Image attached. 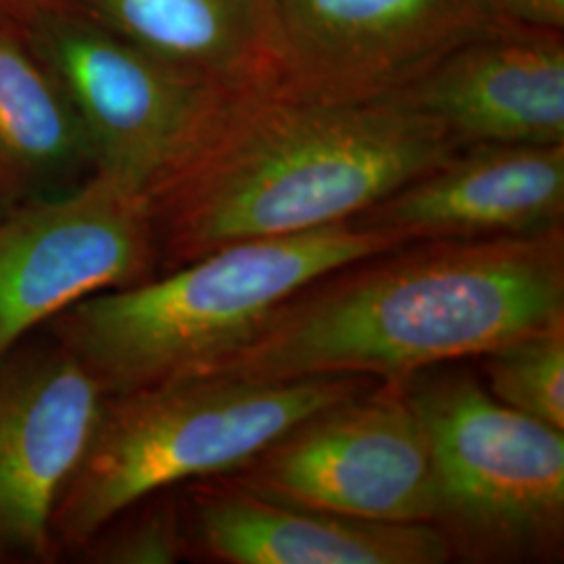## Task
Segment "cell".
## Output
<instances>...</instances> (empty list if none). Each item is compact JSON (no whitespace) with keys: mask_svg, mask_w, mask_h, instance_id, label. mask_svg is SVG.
Returning <instances> with one entry per match:
<instances>
[{"mask_svg":"<svg viewBox=\"0 0 564 564\" xmlns=\"http://www.w3.org/2000/svg\"><path fill=\"white\" fill-rule=\"evenodd\" d=\"M463 144L398 97L228 86L144 199L167 270L232 242L349 223Z\"/></svg>","mask_w":564,"mask_h":564,"instance_id":"cell-1","label":"cell"},{"mask_svg":"<svg viewBox=\"0 0 564 564\" xmlns=\"http://www.w3.org/2000/svg\"><path fill=\"white\" fill-rule=\"evenodd\" d=\"M556 324H564V226L410 242L310 282L202 375L402 381Z\"/></svg>","mask_w":564,"mask_h":564,"instance_id":"cell-2","label":"cell"},{"mask_svg":"<svg viewBox=\"0 0 564 564\" xmlns=\"http://www.w3.org/2000/svg\"><path fill=\"white\" fill-rule=\"evenodd\" d=\"M398 247L351 220L232 242L74 303L53 318L55 333L107 395L197 377L310 282Z\"/></svg>","mask_w":564,"mask_h":564,"instance_id":"cell-3","label":"cell"},{"mask_svg":"<svg viewBox=\"0 0 564 564\" xmlns=\"http://www.w3.org/2000/svg\"><path fill=\"white\" fill-rule=\"evenodd\" d=\"M372 384L358 375L270 383L202 375L107 395L55 508V545L84 547L165 489L239 470L314 412Z\"/></svg>","mask_w":564,"mask_h":564,"instance_id":"cell-4","label":"cell"},{"mask_svg":"<svg viewBox=\"0 0 564 564\" xmlns=\"http://www.w3.org/2000/svg\"><path fill=\"white\" fill-rule=\"evenodd\" d=\"M431 447L435 519L454 558L552 563L564 545V431L445 364L400 381Z\"/></svg>","mask_w":564,"mask_h":564,"instance_id":"cell-5","label":"cell"},{"mask_svg":"<svg viewBox=\"0 0 564 564\" xmlns=\"http://www.w3.org/2000/svg\"><path fill=\"white\" fill-rule=\"evenodd\" d=\"M15 25L74 105L95 172L139 195L181 158L226 88L121 41L59 0L34 7Z\"/></svg>","mask_w":564,"mask_h":564,"instance_id":"cell-6","label":"cell"},{"mask_svg":"<svg viewBox=\"0 0 564 564\" xmlns=\"http://www.w3.org/2000/svg\"><path fill=\"white\" fill-rule=\"evenodd\" d=\"M224 477L274 500L354 519H435L431 447L400 381L314 412Z\"/></svg>","mask_w":564,"mask_h":564,"instance_id":"cell-7","label":"cell"},{"mask_svg":"<svg viewBox=\"0 0 564 564\" xmlns=\"http://www.w3.org/2000/svg\"><path fill=\"white\" fill-rule=\"evenodd\" d=\"M158 260L144 195L101 172L0 216V364L39 324L147 281Z\"/></svg>","mask_w":564,"mask_h":564,"instance_id":"cell-8","label":"cell"},{"mask_svg":"<svg viewBox=\"0 0 564 564\" xmlns=\"http://www.w3.org/2000/svg\"><path fill=\"white\" fill-rule=\"evenodd\" d=\"M272 82L328 99L393 97L464 42L502 25L485 0H274Z\"/></svg>","mask_w":564,"mask_h":564,"instance_id":"cell-9","label":"cell"},{"mask_svg":"<svg viewBox=\"0 0 564 564\" xmlns=\"http://www.w3.org/2000/svg\"><path fill=\"white\" fill-rule=\"evenodd\" d=\"M107 393L67 349L0 364V554L53 556V514Z\"/></svg>","mask_w":564,"mask_h":564,"instance_id":"cell-10","label":"cell"},{"mask_svg":"<svg viewBox=\"0 0 564 564\" xmlns=\"http://www.w3.org/2000/svg\"><path fill=\"white\" fill-rule=\"evenodd\" d=\"M564 144H464L351 223L410 245L538 235L564 226Z\"/></svg>","mask_w":564,"mask_h":564,"instance_id":"cell-11","label":"cell"},{"mask_svg":"<svg viewBox=\"0 0 564 564\" xmlns=\"http://www.w3.org/2000/svg\"><path fill=\"white\" fill-rule=\"evenodd\" d=\"M191 550L224 564H445L454 552L431 523H381L282 502L203 479L186 498Z\"/></svg>","mask_w":564,"mask_h":564,"instance_id":"cell-12","label":"cell"},{"mask_svg":"<svg viewBox=\"0 0 564 564\" xmlns=\"http://www.w3.org/2000/svg\"><path fill=\"white\" fill-rule=\"evenodd\" d=\"M460 144H564V34L502 25L464 42L398 95Z\"/></svg>","mask_w":564,"mask_h":564,"instance_id":"cell-13","label":"cell"},{"mask_svg":"<svg viewBox=\"0 0 564 564\" xmlns=\"http://www.w3.org/2000/svg\"><path fill=\"white\" fill-rule=\"evenodd\" d=\"M121 41L216 86L274 80V0H59Z\"/></svg>","mask_w":564,"mask_h":564,"instance_id":"cell-14","label":"cell"},{"mask_svg":"<svg viewBox=\"0 0 564 564\" xmlns=\"http://www.w3.org/2000/svg\"><path fill=\"white\" fill-rule=\"evenodd\" d=\"M88 167L90 144L61 82L0 18V216L67 191Z\"/></svg>","mask_w":564,"mask_h":564,"instance_id":"cell-15","label":"cell"},{"mask_svg":"<svg viewBox=\"0 0 564 564\" xmlns=\"http://www.w3.org/2000/svg\"><path fill=\"white\" fill-rule=\"evenodd\" d=\"M487 391L529 419L564 431V324L487 351Z\"/></svg>","mask_w":564,"mask_h":564,"instance_id":"cell-16","label":"cell"},{"mask_svg":"<svg viewBox=\"0 0 564 564\" xmlns=\"http://www.w3.org/2000/svg\"><path fill=\"white\" fill-rule=\"evenodd\" d=\"M84 547L90 563L174 564L191 552V540L184 510L172 500H158L130 523L107 524Z\"/></svg>","mask_w":564,"mask_h":564,"instance_id":"cell-17","label":"cell"},{"mask_svg":"<svg viewBox=\"0 0 564 564\" xmlns=\"http://www.w3.org/2000/svg\"><path fill=\"white\" fill-rule=\"evenodd\" d=\"M510 25L564 34V0H485Z\"/></svg>","mask_w":564,"mask_h":564,"instance_id":"cell-18","label":"cell"},{"mask_svg":"<svg viewBox=\"0 0 564 564\" xmlns=\"http://www.w3.org/2000/svg\"><path fill=\"white\" fill-rule=\"evenodd\" d=\"M42 2H46V0H0V18L11 21L21 20L28 11H32Z\"/></svg>","mask_w":564,"mask_h":564,"instance_id":"cell-19","label":"cell"}]
</instances>
